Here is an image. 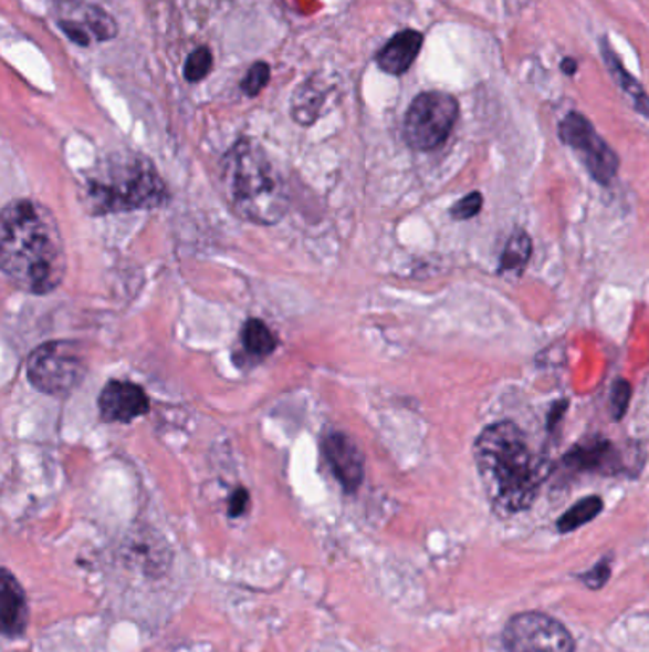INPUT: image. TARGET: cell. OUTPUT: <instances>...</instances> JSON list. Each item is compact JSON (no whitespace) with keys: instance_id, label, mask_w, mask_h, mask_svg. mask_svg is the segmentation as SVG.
I'll return each mask as SVG.
<instances>
[{"instance_id":"1","label":"cell","mask_w":649,"mask_h":652,"mask_svg":"<svg viewBox=\"0 0 649 652\" xmlns=\"http://www.w3.org/2000/svg\"><path fill=\"white\" fill-rule=\"evenodd\" d=\"M0 268L8 281L29 294H50L65 281V245L46 206L18 199L2 208Z\"/></svg>"},{"instance_id":"2","label":"cell","mask_w":649,"mask_h":652,"mask_svg":"<svg viewBox=\"0 0 649 652\" xmlns=\"http://www.w3.org/2000/svg\"><path fill=\"white\" fill-rule=\"evenodd\" d=\"M474 460L493 511L501 515L530 508L548 475L547 464L533 456L526 435L509 420L480 433Z\"/></svg>"},{"instance_id":"3","label":"cell","mask_w":649,"mask_h":652,"mask_svg":"<svg viewBox=\"0 0 649 652\" xmlns=\"http://www.w3.org/2000/svg\"><path fill=\"white\" fill-rule=\"evenodd\" d=\"M227 205L242 220L273 226L287 210V192L260 145L240 139L223 163Z\"/></svg>"},{"instance_id":"4","label":"cell","mask_w":649,"mask_h":652,"mask_svg":"<svg viewBox=\"0 0 649 652\" xmlns=\"http://www.w3.org/2000/svg\"><path fill=\"white\" fill-rule=\"evenodd\" d=\"M168 200V189L157 168L144 157L121 158L90 176L86 203L94 216L158 208Z\"/></svg>"},{"instance_id":"5","label":"cell","mask_w":649,"mask_h":652,"mask_svg":"<svg viewBox=\"0 0 649 652\" xmlns=\"http://www.w3.org/2000/svg\"><path fill=\"white\" fill-rule=\"evenodd\" d=\"M88 361L73 340L42 343L28 359L29 382L46 395L65 397L83 384Z\"/></svg>"},{"instance_id":"6","label":"cell","mask_w":649,"mask_h":652,"mask_svg":"<svg viewBox=\"0 0 649 652\" xmlns=\"http://www.w3.org/2000/svg\"><path fill=\"white\" fill-rule=\"evenodd\" d=\"M459 117V103L446 92H423L411 102L404 118V137L416 152H432L444 144Z\"/></svg>"},{"instance_id":"7","label":"cell","mask_w":649,"mask_h":652,"mask_svg":"<svg viewBox=\"0 0 649 652\" xmlns=\"http://www.w3.org/2000/svg\"><path fill=\"white\" fill-rule=\"evenodd\" d=\"M506 652H574L575 641L566 625L545 612L514 614L503 630Z\"/></svg>"},{"instance_id":"8","label":"cell","mask_w":649,"mask_h":652,"mask_svg":"<svg viewBox=\"0 0 649 652\" xmlns=\"http://www.w3.org/2000/svg\"><path fill=\"white\" fill-rule=\"evenodd\" d=\"M562 142L574 149L575 155L582 158L587 166L590 176L601 184L609 186L616 179L619 170V157L616 152L606 144V139L595 131L593 123L582 113H569L561 123Z\"/></svg>"},{"instance_id":"9","label":"cell","mask_w":649,"mask_h":652,"mask_svg":"<svg viewBox=\"0 0 649 652\" xmlns=\"http://www.w3.org/2000/svg\"><path fill=\"white\" fill-rule=\"evenodd\" d=\"M322 454L343 490L349 495L356 493L363 485L364 460L355 443L345 433L329 432L322 437Z\"/></svg>"},{"instance_id":"10","label":"cell","mask_w":649,"mask_h":652,"mask_svg":"<svg viewBox=\"0 0 649 652\" xmlns=\"http://www.w3.org/2000/svg\"><path fill=\"white\" fill-rule=\"evenodd\" d=\"M150 411L149 397L142 385L111 380L100 395V412L105 422H134Z\"/></svg>"},{"instance_id":"11","label":"cell","mask_w":649,"mask_h":652,"mask_svg":"<svg viewBox=\"0 0 649 652\" xmlns=\"http://www.w3.org/2000/svg\"><path fill=\"white\" fill-rule=\"evenodd\" d=\"M564 464L575 472H595L601 475H617L627 472V462L614 443L606 439L587 441L575 446L564 456Z\"/></svg>"},{"instance_id":"12","label":"cell","mask_w":649,"mask_h":652,"mask_svg":"<svg viewBox=\"0 0 649 652\" xmlns=\"http://www.w3.org/2000/svg\"><path fill=\"white\" fill-rule=\"evenodd\" d=\"M29 604L18 578L2 569L0 578V628L7 638H20L28 630Z\"/></svg>"},{"instance_id":"13","label":"cell","mask_w":649,"mask_h":652,"mask_svg":"<svg viewBox=\"0 0 649 652\" xmlns=\"http://www.w3.org/2000/svg\"><path fill=\"white\" fill-rule=\"evenodd\" d=\"M421 46L423 34L417 33L414 29H406L385 44V49L377 54V65L389 75H404L411 68V63L416 62Z\"/></svg>"},{"instance_id":"14","label":"cell","mask_w":649,"mask_h":652,"mask_svg":"<svg viewBox=\"0 0 649 652\" xmlns=\"http://www.w3.org/2000/svg\"><path fill=\"white\" fill-rule=\"evenodd\" d=\"M601 55L606 60L609 73L616 79V83L621 86L622 92H627L632 97L635 110L649 117V96L643 92L642 84L636 81L635 76L630 75L629 71L625 69L621 60L617 58L616 52L609 46V42L604 39L600 44Z\"/></svg>"},{"instance_id":"15","label":"cell","mask_w":649,"mask_h":652,"mask_svg":"<svg viewBox=\"0 0 649 652\" xmlns=\"http://www.w3.org/2000/svg\"><path fill=\"white\" fill-rule=\"evenodd\" d=\"M240 343L248 355L253 359H265L274 353L279 338L261 319H248L240 330Z\"/></svg>"},{"instance_id":"16","label":"cell","mask_w":649,"mask_h":652,"mask_svg":"<svg viewBox=\"0 0 649 652\" xmlns=\"http://www.w3.org/2000/svg\"><path fill=\"white\" fill-rule=\"evenodd\" d=\"M601 509H604V501H601L600 496H588V498H583V500L577 501L572 508L567 509L566 514L562 515L558 522H556V527H558L562 535L574 532L583 525L596 519L601 514Z\"/></svg>"},{"instance_id":"17","label":"cell","mask_w":649,"mask_h":652,"mask_svg":"<svg viewBox=\"0 0 649 652\" xmlns=\"http://www.w3.org/2000/svg\"><path fill=\"white\" fill-rule=\"evenodd\" d=\"M532 258V239L527 234H514L501 255V273L520 275Z\"/></svg>"},{"instance_id":"18","label":"cell","mask_w":649,"mask_h":652,"mask_svg":"<svg viewBox=\"0 0 649 652\" xmlns=\"http://www.w3.org/2000/svg\"><path fill=\"white\" fill-rule=\"evenodd\" d=\"M324 100H326V90H322L321 86H311V83L303 84L294 100V117L297 118V123H315Z\"/></svg>"},{"instance_id":"19","label":"cell","mask_w":649,"mask_h":652,"mask_svg":"<svg viewBox=\"0 0 649 652\" xmlns=\"http://www.w3.org/2000/svg\"><path fill=\"white\" fill-rule=\"evenodd\" d=\"M212 52L208 49H197L189 54L185 62V79L189 83H199L210 71H212Z\"/></svg>"},{"instance_id":"20","label":"cell","mask_w":649,"mask_h":652,"mask_svg":"<svg viewBox=\"0 0 649 652\" xmlns=\"http://www.w3.org/2000/svg\"><path fill=\"white\" fill-rule=\"evenodd\" d=\"M630 395H632V387H630L627 380H617L611 390V397H609V412L611 418L619 422L625 416V412L629 408Z\"/></svg>"},{"instance_id":"21","label":"cell","mask_w":649,"mask_h":652,"mask_svg":"<svg viewBox=\"0 0 649 652\" xmlns=\"http://www.w3.org/2000/svg\"><path fill=\"white\" fill-rule=\"evenodd\" d=\"M484 197L479 192L469 193L463 199H459L456 205L451 206V218L453 220H471L482 210Z\"/></svg>"},{"instance_id":"22","label":"cell","mask_w":649,"mask_h":652,"mask_svg":"<svg viewBox=\"0 0 649 652\" xmlns=\"http://www.w3.org/2000/svg\"><path fill=\"white\" fill-rule=\"evenodd\" d=\"M271 79V69L266 63H255L248 71L247 79L242 81V90L247 92L248 96H258L261 90L265 89L266 83Z\"/></svg>"},{"instance_id":"23","label":"cell","mask_w":649,"mask_h":652,"mask_svg":"<svg viewBox=\"0 0 649 652\" xmlns=\"http://www.w3.org/2000/svg\"><path fill=\"white\" fill-rule=\"evenodd\" d=\"M86 21H88L90 31L96 33L97 39H102V41L103 39H111L115 34V23L105 12L94 10V14L90 12Z\"/></svg>"},{"instance_id":"24","label":"cell","mask_w":649,"mask_h":652,"mask_svg":"<svg viewBox=\"0 0 649 652\" xmlns=\"http://www.w3.org/2000/svg\"><path fill=\"white\" fill-rule=\"evenodd\" d=\"M609 575H611L609 561H600V563L595 565V569H590L585 575H582V580L587 583L590 590H600V588H604L608 583Z\"/></svg>"},{"instance_id":"25","label":"cell","mask_w":649,"mask_h":652,"mask_svg":"<svg viewBox=\"0 0 649 652\" xmlns=\"http://www.w3.org/2000/svg\"><path fill=\"white\" fill-rule=\"evenodd\" d=\"M248 508H250V493H248L247 488H237L229 498V515L237 519V517L247 514Z\"/></svg>"},{"instance_id":"26","label":"cell","mask_w":649,"mask_h":652,"mask_svg":"<svg viewBox=\"0 0 649 652\" xmlns=\"http://www.w3.org/2000/svg\"><path fill=\"white\" fill-rule=\"evenodd\" d=\"M62 29L67 34L71 41H75L81 46H86L90 42V34L86 29H81L76 23H69V21H62Z\"/></svg>"},{"instance_id":"27","label":"cell","mask_w":649,"mask_h":652,"mask_svg":"<svg viewBox=\"0 0 649 652\" xmlns=\"http://www.w3.org/2000/svg\"><path fill=\"white\" fill-rule=\"evenodd\" d=\"M567 408V403L566 401H561V403H556V405L553 406V412H551V416H548V427H553L554 426V422H558V420H561L562 414H564V412H566Z\"/></svg>"},{"instance_id":"28","label":"cell","mask_w":649,"mask_h":652,"mask_svg":"<svg viewBox=\"0 0 649 652\" xmlns=\"http://www.w3.org/2000/svg\"><path fill=\"white\" fill-rule=\"evenodd\" d=\"M562 71H564L566 75H575V71H577V62H575L574 58H566V60L562 62Z\"/></svg>"}]
</instances>
